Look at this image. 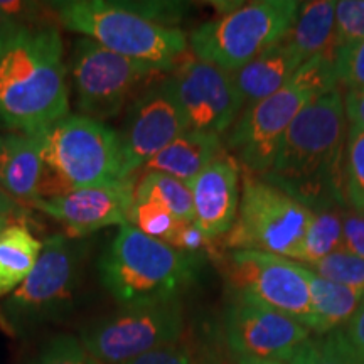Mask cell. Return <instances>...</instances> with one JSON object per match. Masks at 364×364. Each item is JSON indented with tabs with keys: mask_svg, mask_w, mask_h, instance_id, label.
Listing matches in <instances>:
<instances>
[{
	"mask_svg": "<svg viewBox=\"0 0 364 364\" xmlns=\"http://www.w3.org/2000/svg\"><path fill=\"white\" fill-rule=\"evenodd\" d=\"M348 120L339 88L307 105L285 132L263 179L309 209L343 206Z\"/></svg>",
	"mask_w": 364,
	"mask_h": 364,
	"instance_id": "1",
	"label": "cell"
},
{
	"mask_svg": "<svg viewBox=\"0 0 364 364\" xmlns=\"http://www.w3.org/2000/svg\"><path fill=\"white\" fill-rule=\"evenodd\" d=\"M70 88L56 27L24 26L0 49V124L38 135L68 117Z\"/></svg>",
	"mask_w": 364,
	"mask_h": 364,
	"instance_id": "2",
	"label": "cell"
},
{
	"mask_svg": "<svg viewBox=\"0 0 364 364\" xmlns=\"http://www.w3.org/2000/svg\"><path fill=\"white\" fill-rule=\"evenodd\" d=\"M198 268V255L177 252L130 225L120 228L98 262L102 285L122 307L179 299Z\"/></svg>",
	"mask_w": 364,
	"mask_h": 364,
	"instance_id": "3",
	"label": "cell"
},
{
	"mask_svg": "<svg viewBox=\"0 0 364 364\" xmlns=\"http://www.w3.org/2000/svg\"><path fill=\"white\" fill-rule=\"evenodd\" d=\"M334 58V54H318L307 59L284 88L250 105L238 117L226 144L245 171L265 176L299 113L314 100L338 88Z\"/></svg>",
	"mask_w": 364,
	"mask_h": 364,
	"instance_id": "4",
	"label": "cell"
},
{
	"mask_svg": "<svg viewBox=\"0 0 364 364\" xmlns=\"http://www.w3.org/2000/svg\"><path fill=\"white\" fill-rule=\"evenodd\" d=\"M54 11L66 29L161 73L174 70L177 59L188 51L189 41L181 29L157 24L125 2L68 0L54 4Z\"/></svg>",
	"mask_w": 364,
	"mask_h": 364,
	"instance_id": "5",
	"label": "cell"
},
{
	"mask_svg": "<svg viewBox=\"0 0 364 364\" xmlns=\"http://www.w3.org/2000/svg\"><path fill=\"white\" fill-rule=\"evenodd\" d=\"M299 7L295 0L243 4L196 27L189 46L199 61L236 73L289 34Z\"/></svg>",
	"mask_w": 364,
	"mask_h": 364,
	"instance_id": "6",
	"label": "cell"
},
{
	"mask_svg": "<svg viewBox=\"0 0 364 364\" xmlns=\"http://www.w3.org/2000/svg\"><path fill=\"white\" fill-rule=\"evenodd\" d=\"M235 225L225 236L233 252H262L292 260L314 213L262 176L243 171Z\"/></svg>",
	"mask_w": 364,
	"mask_h": 364,
	"instance_id": "7",
	"label": "cell"
},
{
	"mask_svg": "<svg viewBox=\"0 0 364 364\" xmlns=\"http://www.w3.org/2000/svg\"><path fill=\"white\" fill-rule=\"evenodd\" d=\"M80 270L78 245L65 235L46 240L33 272L0 307L4 327L21 336L48 322L65 318L75 306Z\"/></svg>",
	"mask_w": 364,
	"mask_h": 364,
	"instance_id": "8",
	"label": "cell"
},
{
	"mask_svg": "<svg viewBox=\"0 0 364 364\" xmlns=\"http://www.w3.org/2000/svg\"><path fill=\"white\" fill-rule=\"evenodd\" d=\"M44 166L75 189L125 179L118 132L85 115H68L41 132Z\"/></svg>",
	"mask_w": 364,
	"mask_h": 364,
	"instance_id": "9",
	"label": "cell"
},
{
	"mask_svg": "<svg viewBox=\"0 0 364 364\" xmlns=\"http://www.w3.org/2000/svg\"><path fill=\"white\" fill-rule=\"evenodd\" d=\"M184 311L179 299L120 307L81 331V343L102 364H127L181 339Z\"/></svg>",
	"mask_w": 364,
	"mask_h": 364,
	"instance_id": "10",
	"label": "cell"
},
{
	"mask_svg": "<svg viewBox=\"0 0 364 364\" xmlns=\"http://www.w3.org/2000/svg\"><path fill=\"white\" fill-rule=\"evenodd\" d=\"M71 68L80 112L98 122L115 118L136 86L154 73H161L88 38L76 41Z\"/></svg>",
	"mask_w": 364,
	"mask_h": 364,
	"instance_id": "11",
	"label": "cell"
},
{
	"mask_svg": "<svg viewBox=\"0 0 364 364\" xmlns=\"http://www.w3.org/2000/svg\"><path fill=\"white\" fill-rule=\"evenodd\" d=\"M228 277L233 299L279 311L316 331L307 282L295 262L272 253L231 252Z\"/></svg>",
	"mask_w": 364,
	"mask_h": 364,
	"instance_id": "12",
	"label": "cell"
},
{
	"mask_svg": "<svg viewBox=\"0 0 364 364\" xmlns=\"http://www.w3.org/2000/svg\"><path fill=\"white\" fill-rule=\"evenodd\" d=\"M188 132L171 78L150 86L127 110L118 132L124 177L134 176L177 136Z\"/></svg>",
	"mask_w": 364,
	"mask_h": 364,
	"instance_id": "13",
	"label": "cell"
},
{
	"mask_svg": "<svg viewBox=\"0 0 364 364\" xmlns=\"http://www.w3.org/2000/svg\"><path fill=\"white\" fill-rule=\"evenodd\" d=\"M171 81L188 130L221 136L238 120L245 102L231 73L193 59L177 68Z\"/></svg>",
	"mask_w": 364,
	"mask_h": 364,
	"instance_id": "14",
	"label": "cell"
},
{
	"mask_svg": "<svg viewBox=\"0 0 364 364\" xmlns=\"http://www.w3.org/2000/svg\"><path fill=\"white\" fill-rule=\"evenodd\" d=\"M225 339L236 359L289 363L311 338L295 318L243 299H233L223 318Z\"/></svg>",
	"mask_w": 364,
	"mask_h": 364,
	"instance_id": "15",
	"label": "cell"
},
{
	"mask_svg": "<svg viewBox=\"0 0 364 364\" xmlns=\"http://www.w3.org/2000/svg\"><path fill=\"white\" fill-rule=\"evenodd\" d=\"M136 188L135 174L100 188L75 189L63 198L34 199L33 206L66 226L73 236H86L107 226L129 225Z\"/></svg>",
	"mask_w": 364,
	"mask_h": 364,
	"instance_id": "16",
	"label": "cell"
},
{
	"mask_svg": "<svg viewBox=\"0 0 364 364\" xmlns=\"http://www.w3.org/2000/svg\"><path fill=\"white\" fill-rule=\"evenodd\" d=\"M240 169L235 157L220 156L189 184L194 225L209 241L226 236L235 225L241 191Z\"/></svg>",
	"mask_w": 364,
	"mask_h": 364,
	"instance_id": "17",
	"label": "cell"
},
{
	"mask_svg": "<svg viewBox=\"0 0 364 364\" xmlns=\"http://www.w3.org/2000/svg\"><path fill=\"white\" fill-rule=\"evenodd\" d=\"M304 63L289 39L284 38L231 75L245 105L250 107L284 88Z\"/></svg>",
	"mask_w": 364,
	"mask_h": 364,
	"instance_id": "18",
	"label": "cell"
},
{
	"mask_svg": "<svg viewBox=\"0 0 364 364\" xmlns=\"http://www.w3.org/2000/svg\"><path fill=\"white\" fill-rule=\"evenodd\" d=\"M44 171L39 135L11 134L2 136L0 188L16 201L33 203Z\"/></svg>",
	"mask_w": 364,
	"mask_h": 364,
	"instance_id": "19",
	"label": "cell"
},
{
	"mask_svg": "<svg viewBox=\"0 0 364 364\" xmlns=\"http://www.w3.org/2000/svg\"><path fill=\"white\" fill-rule=\"evenodd\" d=\"M221 136L188 130L144 166L145 172H159L191 184L194 177L221 156Z\"/></svg>",
	"mask_w": 364,
	"mask_h": 364,
	"instance_id": "20",
	"label": "cell"
},
{
	"mask_svg": "<svg viewBox=\"0 0 364 364\" xmlns=\"http://www.w3.org/2000/svg\"><path fill=\"white\" fill-rule=\"evenodd\" d=\"M297 265L307 282L312 309L316 314L317 324L314 332L317 336H324L341 329L364 304V292L322 279L302 263Z\"/></svg>",
	"mask_w": 364,
	"mask_h": 364,
	"instance_id": "21",
	"label": "cell"
},
{
	"mask_svg": "<svg viewBox=\"0 0 364 364\" xmlns=\"http://www.w3.org/2000/svg\"><path fill=\"white\" fill-rule=\"evenodd\" d=\"M336 2L331 0H312L300 2L299 12L285 36L292 48L304 61L318 54L336 56Z\"/></svg>",
	"mask_w": 364,
	"mask_h": 364,
	"instance_id": "22",
	"label": "cell"
},
{
	"mask_svg": "<svg viewBox=\"0 0 364 364\" xmlns=\"http://www.w3.org/2000/svg\"><path fill=\"white\" fill-rule=\"evenodd\" d=\"M43 243L24 225H11L0 233V297L11 295L38 263Z\"/></svg>",
	"mask_w": 364,
	"mask_h": 364,
	"instance_id": "23",
	"label": "cell"
},
{
	"mask_svg": "<svg viewBox=\"0 0 364 364\" xmlns=\"http://www.w3.org/2000/svg\"><path fill=\"white\" fill-rule=\"evenodd\" d=\"M343 206H322L314 213L302 243L292 262L312 265L343 248Z\"/></svg>",
	"mask_w": 364,
	"mask_h": 364,
	"instance_id": "24",
	"label": "cell"
},
{
	"mask_svg": "<svg viewBox=\"0 0 364 364\" xmlns=\"http://www.w3.org/2000/svg\"><path fill=\"white\" fill-rule=\"evenodd\" d=\"M136 196H150L162 201L179 221H194L193 193L189 184L159 172H145L136 182Z\"/></svg>",
	"mask_w": 364,
	"mask_h": 364,
	"instance_id": "25",
	"label": "cell"
},
{
	"mask_svg": "<svg viewBox=\"0 0 364 364\" xmlns=\"http://www.w3.org/2000/svg\"><path fill=\"white\" fill-rule=\"evenodd\" d=\"M346 206L364 216V130L349 125L344 152Z\"/></svg>",
	"mask_w": 364,
	"mask_h": 364,
	"instance_id": "26",
	"label": "cell"
},
{
	"mask_svg": "<svg viewBox=\"0 0 364 364\" xmlns=\"http://www.w3.org/2000/svg\"><path fill=\"white\" fill-rule=\"evenodd\" d=\"M177 218L162 201L150 196L134 194V204L130 208L129 225L140 233L154 240L166 241L177 225Z\"/></svg>",
	"mask_w": 364,
	"mask_h": 364,
	"instance_id": "27",
	"label": "cell"
},
{
	"mask_svg": "<svg viewBox=\"0 0 364 364\" xmlns=\"http://www.w3.org/2000/svg\"><path fill=\"white\" fill-rule=\"evenodd\" d=\"M287 364H356L339 329L309 338Z\"/></svg>",
	"mask_w": 364,
	"mask_h": 364,
	"instance_id": "28",
	"label": "cell"
},
{
	"mask_svg": "<svg viewBox=\"0 0 364 364\" xmlns=\"http://www.w3.org/2000/svg\"><path fill=\"white\" fill-rule=\"evenodd\" d=\"M304 267L317 273L322 279L364 292V258L356 255L339 250L312 265Z\"/></svg>",
	"mask_w": 364,
	"mask_h": 364,
	"instance_id": "29",
	"label": "cell"
},
{
	"mask_svg": "<svg viewBox=\"0 0 364 364\" xmlns=\"http://www.w3.org/2000/svg\"><path fill=\"white\" fill-rule=\"evenodd\" d=\"M203 344L182 334L181 339L142 354L127 364H201Z\"/></svg>",
	"mask_w": 364,
	"mask_h": 364,
	"instance_id": "30",
	"label": "cell"
},
{
	"mask_svg": "<svg viewBox=\"0 0 364 364\" xmlns=\"http://www.w3.org/2000/svg\"><path fill=\"white\" fill-rule=\"evenodd\" d=\"M31 364H102L91 356L80 338L63 334L49 341L38 359Z\"/></svg>",
	"mask_w": 364,
	"mask_h": 364,
	"instance_id": "31",
	"label": "cell"
},
{
	"mask_svg": "<svg viewBox=\"0 0 364 364\" xmlns=\"http://www.w3.org/2000/svg\"><path fill=\"white\" fill-rule=\"evenodd\" d=\"M336 49L364 39V0L336 2Z\"/></svg>",
	"mask_w": 364,
	"mask_h": 364,
	"instance_id": "32",
	"label": "cell"
},
{
	"mask_svg": "<svg viewBox=\"0 0 364 364\" xmlns=\"http://www.w3.org/2000/svg\"><path fill=\"white\" fill-rule=\"evenodd\" d=\"M336 76L348 90H364V39L336 49Z\"/></svg>",
	"mask_w": 364,
	"mask_h": 364,
	"instance_id": "33",
	"label": "cell"
},
{
	"mask_svg": "<svg viewBox=\"0 0 364 364\" xmlns=\"http://www.w3.org/2000/svg\"><path fill=\"white\" fill-rule=\"evenodd\" d=\"M164 243H167L181 253L196 255L208 248L211 241L201 233V230L194 225V221H177L176 228Z\"/></svg>",
	"mask_w": 364,
	"mask_h": 364,
	"instance_id": "34",
	"label": "cell"
},
{
	"mask_svg": "<svg viewBox=\"0 0 364 364\" xmlns=\"http://www.w3.org/2000/svg\"><path fill=\"white\" fill-rule=\"evenodd\" d=\"M343 252L364 258V216L353 209L343 211Z\"/></svg>",
	"mask_w": 364,
	"mask_h": 364,
	"instance_id": "35",
	"label": "cell"
},
{
	"mask_svg": "<svg viewBox=\"0 0 364 364\" xmlns=\"http://www.w3.org/2000/svg\"><path fill=\"white\" fill-rule=\"evenodd\" d=\"M339 331L354 363L364 364V304Z\"/></svg>",
	"mask_w": 364,
	"mask_h": 364,
	"instance_id": "36",
	"label": "cell"
},
{
	"mask_svg": "<svg viewBox=\"0 0 364 364\" xmlns=\"http://www.w3.org/2000/svg\"><path fill=\"white\" fill-rule=\"evenodd\" d=\"M346 120L364 130V90H348L343 95Z\"/></svg>",
	"mask_w": 364,
	"mask_h": 364,
	"instance_id": "37",
	"label": "cell"
},
{
	"mask_svg": "<svg viewBox=\"0 0 364 364\" xmlns=\"http://www.w3.org/2000/svg\"><path fill=\"white\" fill-rule=\"evenodd\" d=\"M26 24H21L19 21H16L14 17L7 16L6 12L0 11V49L11 41Z\"/></svg>",
	"mask_w": 364,
	"mask_h": 364,
	"instance_id": "38",
	"label": "cell"
},
{
	"mask_svg": "<svg viewBox=\"0 0 364 364\" xmlns=\"http://www.w3.org/2000/svg\"><path fill=\"white\" fill-rule=\"evenodd\" d=\"M22 206L19 201L7 194L6 191L0 188V216H17L21 213Z\"/></svg>",
	"mask_w": 364,
	"mask_h": 364,
	"instance_id": "39",
	"label": "cell"
},
{
	"mask_svg": "<svg viewBox=\"0 0 364 364\" xmlns=\"http://www.w3.org/2000/svg\"><path fill=\"white\" fill-rule=\"evenodd\" d=\"M201 364H230L220 356V353L216 349L209 348V346H203V354H201Z\"/></svg>",
	"mask_w": 364,
	"mask_h": 364,
	"instance_id": "40",
	"label": "cell"
},
{
	"mask_svg": "<svg viewBox=\"0 0 364 364\" xmlns=\"http://www.w3.org/2000/svg\"><path fill=\"white\" fill-rule=\"evenodd\" d=\"M236 364H287V363L267 361V359H236Z\"/></svg>",
	"mask_w": 364,
	"mask_h": 364,
	"instance_id": "41",
	"label": "cell"
},
{
	"mask_svg": "<svg viewBox=\"0 0 364 364\" xmlns=\"http://www.w3.org/2000/svg\"><path fill=\"white\" fill-rule=\"evenodd\" d=\"M14 220H16V216H0V233H2L7 226H11Z\"/></svg>",
	"mask_w": 364,
	"mask_h": 364,
	"instance_id": "42",
	"label": "cell"
},
{
	"mask_svg": "<svg viewBox=\"0 0 364 364\" xmlns=\"http://www.w3.org/2000/svg\"><path fill=\"white\" fill-rule=\"evenodd\" d=\"M0 150H2V136H0Z\"/></svg>",
	"mask_w": 364,
	"mask_h": 364,
	"instance_id": "43",
	"label": "cell"
}]
</instances>
